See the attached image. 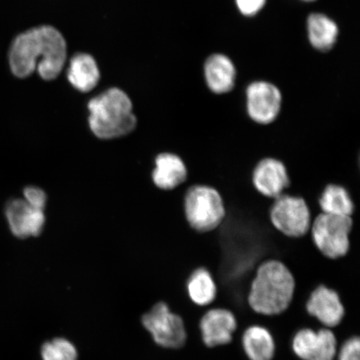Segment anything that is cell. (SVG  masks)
<instances>
[{"mask_svg": "<svg viewBox=\"0 0 360 360\" xmlns=\"http://www.w3.org/2000/svg\"><path fill=\"white\" fill-rule=\"evenodd\" d=\"M142 323L161 347L180 349L186 343L187 330L183 319L171 312L167 304H156L150 311L143 315Z\"/></svg>", "mask_w": 360, "mask_h": 360, "instance_id": "obj_7", "label": "cell"}, {"mask_svg": "<svg viewBox=\"0 0 360 360\" xmlns=\"http://www.w3.org/2000/svg\"><path fill=\"white\" fill-rule=\"evenodd\" d=\"M291 349L300 360H335L338 339L328 328H301L292 337Z\"/></svg>", "mask_w": 360, "mask_h": 360, "instance_id": "obj_8", "label": "cell"}, {"mask_svg": "<svg viewBox=\"0 0 360 360\" xmlns=\"http://www.w3.org/2000/svg\"><path fill=\"white\" fill-rule=\"evenodd\" d=\"M337 360H360V340L359 336H351L345 340L338 349Z\"/></svg>", "mask_w": 360, "mask_h": 360, "instance_id": "obj_22", "label": "cell"}, {"mask_svg": "<svg viewBox=\"0 0 360 360\" xmlns=\"http://www.w3.org/2000/svg\"><path fill=\"white\" fill-rule=\"evenodd\" d=\"M247 112L250 120L266 126L276 120L281 110L282 96L276 85L259 81L247 89Z\"/></svg>", "mask_w": 360, "mask_h": 360, "instance_id": "obj_9", "label": "cell"}, {"mask_svg": "<svg viewBox=\"0 0 360 360\" xmlns=\"http://www.w3.org/2000/svg\"><path fill=\"white\" fill-rule=\"evenodd\" d=\"M67 74L72 86L83 93L91 91L101 79L96 60L85 53H77L71 58Z\"/></svg>", "mask_w": 360, "mask_h": 360, "instance_id": "obj_16", "label": "cell"}, {"mask_svg": "<svg viewBox=\"0 0 360 360\" xmlns=\"http://www.w3.org/2000/svg\"><path fill=\"white\" fill-rule=\"evenodd\" d=\"M187 177L188 169L181 158L171 153L158 155L153 173V180L158 188L174 190L186 182Z\"/></svg>", "mask_w": 360, "mask_h": 360, "instance_id": "obj_15", "label": "cell"}, {"mask_svg": "<svg viewBox=\"0 0 360 360\" xmlns=\"http://www.w3.org/2000/svg\"><path fill=\"white\" fill-rule=\"evenodd\" d=\"M296 280L281 260L263 261L255 270L248 290L250 309L263 316L273 317L287 311L294 301Z\"/></svg>", "mask_w": 360, "mask_h": 360, "instance_id": "obj_2", "label": "cell"}, {"mask_svg": "<svg viewBox=\"0 0 360 360\" xmlns=\"http://www.w3.org/2000/svg\"><path fill=\"white\" fill-rule=\"evenodd\" d=\"M10 66L18 78H26L36 70L44 80L56 79L64 69L67 44L55 27H36L22 33L13 42Z\"/></svg>", "mask_w": 360, "mask_h": 360, "instance_id": "obj_1", "label": "cell"}, {"mask_svg": "<svg viewBox=\"0 0 360 360\" xmlns=\"http://www.w3.org/2000/svg\"><path fill=\"white\" fill-rule=\"evenodd\" d=\"M306 1H312V0H306Z\"/></svg>", "mask_w": 360, "mask_h": 360, "instance_id": "obj_25", "label": "cell"}, {"mask_svg": "<svg viewBox=\"0 0 360 360\" xmlns=\"http://www.w3.org/2000/svg\"><path fill=\"white\" fill-rule=\"evenodd\" d=\"M184 208L188 224L199 233L215 231L226 218V206L221 193L206 184H197L188 191Z\"/></svg>", "mask_w": 360, "mask_h": 360, "instance_id": "obj_4", "label": "cell"}, {"mask_svg": "<svg viewBox=\"0 0 360 360\" xmlns=\"http://www.w3.org/2000/svg\"><path fill=\"white\" fill-rule=\"evenodd\" d=\"M266 0H236L237 6L243 15L250 16L257 13Z\"/></svg>", "mask_w": 360, "mask_h": 360, "instance_id": "obj_24", "label": "cell"}, {"mask_svg": "<svg viewBox=\"0 0 360 360\" xmlns=\"http://www.w3.org/2000/svg\"><path fill=\"white\" fill-rule=\"evenodd\" d=\"M199 327L201 340L207 348L223 347L232 343L238 321L231 309L215 307L202 315Z\"/></svg>", "mask_w": 360, "mask_h": 360, "instance_id": "obj_10", "label": "cell"}, {"mask_svg": "<svg viewBox=\"0 0 360 360\" xmlns=\"http://www.w3.org/2000/svg\"><path fill=\"white\" fill-rule=\"evenodd\" d=\"M354 220L349 216L319 213L312 220L311 238L314 246L328 259L345 257L350 250V235Z\"/></svg>", "mask_w": 360, "mask_h": 360, "instance_id": "obj_5", "label": "cell"}, {"mask_svg": "<svg viewBox=\"0 0 360 360\" xmlns=\"http://www.w3.org/2000/svg\"><path fill=\"white\" fill-rule=\"evenodd\" d=\"M269 216L273 227L287 238L305 237L311 228V210L299 195L285 193L274 199Z\"/></svg>", "mask_w": 360, "mask_h": 360, "instance_id": "obj_6", "label": "cell"}, {"mask_svg": "<svg viewBox=\"0 0 360 360\" xmlns=\"http://www.w3.org/2000/svg\"><path fill=\"white\" fill-rule=\"evenodd\" d=\"M310 42L321 51H328L334 46L338 35V27L334 21L322 13H313L308 19Z\"/></svg>", "mask_w": 360, "mask_h": 360, "instance_id": "obj_20", "label": "cell"}, {"mask_svg": "<svg viewBox=\"0 0 360 360\" xmlns=\"http://www.w3.org/2000/svg\"><path fill=\"white\" fill-rule=\"evenodd\" d=\"M24 200L34 209L44 210L46 206L47 196L41 188L27 187L24 191Z\"/></svg>", "mask_w": 360, "mask_h": 360, "instance_id": "obj_23", "label": "cell"}, {"mask_svg": "<svg viewBox=\"0 0 360 360\" xmlns=\"http://www.w3.org/2000/svg\"><path fill=\"white\" fill-rule=\"evenodd\" d=\"M88 109L90 129L98 139L122 137L136 127L131 100L120 89L111 88L94 97Z\"/></svg>", "mask_w": 360, "mask_h": 360, "instance_id": "obj_3", "label": "cell"}, {"mask_svg": "<svg viewBox=\"0 0 360 360\" xmlns=\"http://www.w3.org/2000/svg\"><path fill=\"white\" fill-rule=\"evenodd\" d=\"M321 213L352 217L355 206L349 193L339 184H328L318 200Z\"/></svg>", "mask_w": 360, "mask_h": 360, "instance_id": "obj_19", "label": "cell"}, {"mask_svg": "<svg viewBox=\"0 0 360 360\" xmlns=\"http://www.w3.org/2000/svg\"><path fill=\"white\" fill-rule=\"evenodd\" d=\"M41 355L43 360H78L75 345L62 338L46 342L42 346Z\"/></svg>", "mask_w": 360, "mask_h": 360, "instance_id": "obj_21", "label": "cell"}, {"mask_svg": "<svg viewBox=\"0 0 360 360\" xmlns=\"http://www.w3.org/2000/svg\"><path fill=\"white\" fill-rule=\"evenodd\" d=\"M241 346L248 360H274L276 343L272 333L261 325L248 326L241 335Z\"/></svg>", "mask_w": 360, "mask_h": 360, "instance_id": "obj_14", "label": "cell"}, {"mask_svg": "<svg viewBox=\"0 0 360 360\" xmlns=\"http://www.w3.org/2000/svg\"><path fill=\"white\" fill-rule=\"evenodd\" d=\"M6 217L13 235L20 238L39 236L45 223L44 211L33 208L24 199L8 202Z\"/></svg>", "mask_w": 360, "mask_h": 360, "instance_id": "obj_13", "label": "cell"}, {"mask_svg": "<svg viewBox=\"0 0 360 360\" xmlns=\"http://www.w3.org/2000/svg\"><path fill=\"white\" fill-rule=\"evenodd\" d=\"M187 292L192 302L200 307L212 304L218 295L213 274L204 267L195 269L187 281Z\"/></svg>", "mask_w": 360, "mask_h": 360, "instance_id": "obj_18", "label": "cell"}, {"mask_svg": "<svg viewBox=\"0 0 360 360\" xmlns=\"http://www.w3.org/2000/svg\"><path fill=\"white\" fill-rule=\"evenodd\" d=\"M252 184L260 195L274 200L285 193L291 179L286 165L274 157L258 161L252 173Z\"/></svg>", "mask_w": 360, "mask_h": 360, "instance_id": "obj_11", "label": "cell"}, {"mask_svg": "<svg viewBox=\"0 0 360 360\" xmlns=\"http://www.w3.org/2000/svg\"><path fill=\"white\" fill-rule=\"evenodd\" d=\"M205 74L206 83L214 94L229 93L235 86L236 68L225 56H210L206 61Z\"/></svg>", "mask_w": 360, "mask_h": 360, "instance_id": "obj_17", "label": "cell"}, {"mask_svg": "<svg viewBox=\"0 0 360 360\" xmlns=\"http://www.w3.org/2000/svg\"><path fill=\"white\" fill-rule=\"evenodd\" d=\"M306 312L328 328L339 326L345 316V308L338 292L325 285L315 287L308 296Z\"/></svg>", "mask_w": 360, "mask_h": 360, "instance_id": "obj_12", "label": "cell"}]
</instances>
